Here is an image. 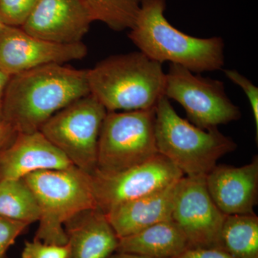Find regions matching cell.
Returning <instances> with one entry per match:
<instances>
[{
  "label": "cell",
  "instance_id": "cell-15",
  "mask_svg": "<svg viewBox=\"0 0 258 258\" xmlns=\"http://www.w3.org/2000/svg\"><path fill=\"white\" fill-rule=\"evenodd\" d=\"M69 258H108L116 252L119 238L98 208L84 210L64 225Z\"/></svg>",
  "mask_w": 258,
  "mask_h": 258
},
{
  "label": "cell",
  "instance_id": "cell-13",
  "mask_svg": "<svg viewBox=\"0 0 258 258\" xmlns=\"http://www.w3.org/2000/svg\"><path fill=\"white\" fill-rule=\"evenodd\" d=\"M212 200L225 215H254L258 197V157L242 166L219 165L206 176Z\"/></svg>",
  "mask_w": 258,
  "mask_h": 258
},
{
  "label": "cell",
  "instance_id": "cell-16",
  "mask_svg": "<svg viewBox=\"0 0 258 258\" xmlns=\"http://www.w3.org/2000/svg\"><path fill=\"white\" fill-rule=\"evenodd\" d=\"M177 181L147 196L119 204L106 212L107 220L118 238L171 220Z\"/></svg>",
  "mask_w": 258,
  "mask_h": 258
},
{
  "label": "cell",
  "instance_id": "cell-29",
  "mask_svg": "<svg viewBox=\"0 0 258 258\" xmlns=\"http://www.w3.org/2000/svg\"><path fill=\"white\" fill-rule=\"evenodd\" d=\"M5 24L3 23V22L2 21L1 19H0V33H1L2 30L4 28Z\"/></svg>",
  "mask_w": 258,
  "mask_h": 258
},
{
  "label": "cell",
  "instance_id": "cell-26",
  "mask_svg": "<svg viewBox=\"0 0 258 258\" xmlns=\"http://www.w3.org/2000/svg\"><path fill=\"white\" fill-rule=\"evenodd\" d=\"M17 132L11 125L6 120L0 121V151L14 139Z\"/></svg>",
  "mask_w": 258,
  "mask_h": 258
},
{
  "label": "cell",
  "instance_id": "cell-24",
  "mask_svg": "<svg viewBox=\"0 0 258 258\" xmlns=\"http://www.w3.org/2000/svg\"><path fill=\"white\" fill-rule=\"evenodd\" d=\"M226 77L230 80L242 88L245 93L249 103H250L252 112L253 113L254 124L256 127V139L258 137V88L244 76L241 75L235 70H225L224 71Z\"/></svg>",
  "mask_w": 258,
  "mask_h": 258
},
{
  "label": "cell",
  "instance_id": "cell-23",
  "mask_svg": "<svg viewBox=\"0 0 258 258\" xmlns=\"http://www.w3.org/2000/svg\"><path fill=\"white\" fill-rule=\"evenodd\" d=\"M28 225L0 216V258H8L7 252Z\"/></svg>",
  "mask_w": 258,
  "mask_h": 258
},
{
  "label": "cell",
  "instance_id": "cell-6",
  "mask_svg": "<svg viewBox=\"0 0 258 258\" xmlns=\"http://www.w3.org/2000/svg\"><path fill=\"white\" fill-rule=\"evenodd\" d=\"M155 108L108 112L98 139L97 170L115 173L145 162L159 154Z\"/></svg>",
  "mask_w": 258,
  "mask_h": 258
},
{
  "label": "cell",
  "instance_id": "cell-1",
  "mask_svg": "<svg viewBox=\"0 0 258 258\" xmlns=\"http://www.w3.org/2000/svg\"><path fill=\"white\" fill-rule=\"evenodd\" d=\"M88 70L60 64L40 66L11 76L4 98V119L17 134L40 132L52 115L91 94Z\"/></svg>",
  "mask_w": 258,
  "mask_h": 258
},
{
  "label": "cell",
  "instance_id": "cell-5",
  "mask_svg": "<svg viewBox=\"0 0 258 258\" xmlns=\"http://www.w3.org/2000/svg\"><path fill=\"white\" fill-rule=\"evenodd\" d=\"M23 179L35 195L40 209L34 240L66 245L64 223L80 212L98 208L91 174L76 166L37 171Z\"/></svg>",
  "mask_w": 258,
  "mask_h": 258
},
{
  "label": "cell",
  "instance_id": "cell-4",
  "mask_svg": "<svg viewBox=\"0 0 258 258\" xmlns=\"http://www.w3.org/2000/svg\"><path fill=\"white\" fill-rule=\"evenodd\" d=\"M155 113L158 152L186 176L206 177L220 158L237 149L232 139L218 128L203 130L180 117L164 96L156 105Z\"/></svg>",
  "mask_w": 258,
  "mask_h": 258
},
{
  "label": "cell",
  "instance_id": "cell-14",
  "mask_svg": "<svg viewBox=\"0 0 258 258\" xmlns=\"http://www.w3.org/2000/svg\"><path fill=\"white\" fill-rule=\"evenodd\" d=\"M73 166L41 132L17 134L0 151V181L23 179L37 171L64 169Z\"/></svg>",
  "mask_w": 258,
  "mask_h": 258
},
{
  "label": "cell",
  "instance_id": "cell-28",
  "mask_svg": "<svg viewBox=\"0 0 258 258\" xmlns=\"http://www.w3.org/2000/svg\"><path fill=\"white\" fill-rule=\"evenodd\" d=\"M108 258H150L147 257H143V256L137 255V254L125 253V252H115V253L112 254Z\"/></svg>",
  "mask_w": 258,
  "mask_h": 258
},
{
  "label": "cell",
  "instance_id": "cell-12",
  "mask_svg": "<svg viewBox=\"0 0 258 258\" xmlns=\"http://www.w3.org/2000/svg\"><path fill=\"white\" fill-rule=\"evenodd\" d=\"M92 22L81 0H40L20 28L46 41L76 44L82 42Z\"/></svg>",
  "mask_w": 258,
  "mask_h": 258
},
{
  "label": "cell",
  "instance_id": "cell-17",
  "mask_svg": "<svg viewBox=\"0 0 258 258\" xmlns=\"http://www.w3.org/2000/svg\"><path fill=\"white\" fill-rule=\"evenodd\" d=\"M189 248L184 232L169 220L119 238L116 252L150 258H177Z\"/></svg>",
  "mask_w": 258,
  "mask_h": 258
},
{
  "label": "cell",
  "instance_id": "cell-18",
  "mask_svg": "<svg viewBox=\"0 0 258 258\" xmlns=\"http://www.w3.org/2000/svg\"><path fill=\"white\" fill-rule=\"evenodd\" d=\"M216 248L234 258H258L257 215H227L219 234Z\"/></svg>",
  "mask_w": 258,
  "mask_h": 258
},
{
  "label": "cell",
  "instance_id": "cell-8",
  "mask_svg": "<svg viewBox=\"0 0 258 258\" xmlns=\"http://www.w3.org/2000/svg\"><path fill=\"white\" fill-rule=\"evenodd\" d=\"M164 96L184 108L190 123L203 130L238 120L242 113L225 92V85L176 64L166 74Z\"/></svg>",
  "mask_w": 258,
  "mask_h": 258
},
{
  "label": "cell",
  "instance_id": "cell-27",
  "mask_svg": "<svg viewBox=\"0 0 258 258\" xmlns=\"http://www.w3.org/2000/svg\"><path fill=\"white\" fill-rule=\"evenodd\" d=\"M10 78L11 76L9 75L5 74L4 72L0 71V121L4 120L3 106H4L5 93Z\"/></svg>",
  "mask_w": 258,
  "mask_h": 258
},
{
  "label": "cell",
  "instance_id": "cell-19",
  "mask_svg": "<svg viewBox=\"0 0 258 258\" xmlns=\"http://www.w3.org/2000/svg\"><path fill=\"white\" fill-rule=\"evenodd\" d=\"M0 216L28 225L40 220L36 199L23 179L0 181Z\"/></svg>",
  "mask_w": 258,
  "mask_h": 258
},
{
  "label": "cell",
  "instance_id": "cell-9",
  "mask_svg": "<svg viewBox=\"0 0 258 258\" xmlns=\"http://www.w3.org/2000/svg\"><path fill=\"white\" fill-rule=\"evenodd\" d=\"M91 176L97 206L106 214L119 204L166 188L184 174L167 158L158 154L125 170L103 173L96 169Z\"/></svg>",
  "mask_w": 258,
  "mask_h": 258
},
{
  "label": "cell",
  "instance_id": "cell-20",
  "mask_svg": "<svg viewBox=\"0 0 258 258\" xmlns=\"http://www.w3.org/2000/svg\"><path fill=\"white\" fill-rule=\"evenodd\" d=\"M93 21H101L115 31L133 28L142 0H81Z\"/></svg>",
  "mask_w": 258,
  "mask_h": 258
},
{
  "label": "cell",
  "instance_id": "cell-10",
  "mask_svg": "<svg viewBox=\"0 0 258 258\" xmlns=\"http://www.w3.org/2000/svg\"><path fill=\"white\" fill-rule=\"evenodd\" d=\"M226 216L212 200L206 177L182 176L177 181L171 220L184 232L190 247L216 248Z\"/></svg>",
  "mask_w": 258,
  "mask_h": 258
},
{
  "label": "cell",
  "instance_id": "cell-21",
  "mask_svg": "<svg viewBox=\"0 0 258 258\" xmlns=\"http://www.w3.org/2000/svg\"><path fill=\"white\" fill-rule=\"evenodd\" d=\"M40 0H0V19L5 25L22 27Z\"/></svg>",
  "mask_w": 258,
  "mask_h": 258
},
{
  "label": "cell",
  "instance_id": "cell-25",
  "mask_svg": "<svg viewBox=\"0 0 258 258\" xmlns=\"http://www.w3.org/2000/svg\"><path fill=\"white\" fill-rule=\"evenodd\" d=\"M177 258H234L220 249L190 247Z\"/></svg>",
  "mask_w": 258,
  "mask_h": 258
},
{
  "label": "cell",
  "instance_id": "cell-11",
  "mask_svg": "<svg viewBox=\"0 0 258 258\" xmlns=\"http://www.w3.org/2000/svg\"><path fill=\"white\" fill-rule=\"evenodd\" d=\"M87 52L83 42L59 44L46 41L19 27L5 25L0 33V71L10 76L46 64L81 60Z\"/></svg>",
  "mask_w": 258,
  "mask_h": 258
},
{
  "label": "cell",
  "instance_id": "cell-3",
  "mask_svg": "<svg viewBox=\"0 0 258 258\" xmlns=\"http://www.w3.org/2000/svg\"><path fill=\"white\" fill-rule=\"evenodd\" d=\"M91 94L108 112L155 108L164 96L162 64L143 52L111 56L88 70Z\"/></svg>",
  "mask_w": 258,
  "mask_h": 258
},
{
  "label": "cell",
  "instance_id": "cell-2",
  "mask_svg": "<svg viewBox=\"0 0 258 258\" xmlns=\"http://www.w3.org/2000/svg\"><path fill=\"white\" fill-rule=\"evenodd\" d=\"M166 0H142L128 37L141 52L159 63L179 64L195 74L221 70L225 43L220 37L200 38L179 31L165 16Z\"/></svg>",
  "mask_w": 258,
  "mask_h": 258
},
{
  "label": "cell",
  "instance_id": "cell-7",
  "mask_svg": "<svg viewBox=\"0 0 258 258\" xmlns=\"http://www.w3.org/2000/svg\"><path fill=\"white\" fill-rule=\"evenodd\" d=\"M107 113L89 94L52 115L40 132L73 165L91 174L96 169L98 139Z\"/></svg>",
  "mask_w": 258,
  "mask_h": 258
},
{
  "label": "cell",
  "instance_id": "cell-22",
  "mask_svg": "<svg viewBox=\"0 0 258 258\" xmlns=\"http://www.w3.org/2000/svg\"><path fill=\"white\" fill-rule=\"evenodd\" d=\"M69 245L47 244L34 240L25 242L22 258H69Z\"/></svg>",
  "mask_w": 258,
  "mask_h": 258
}]
</instances>
